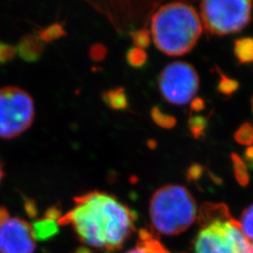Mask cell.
Masks as SVG:
<instances>
[{
    "label": "cell",
    "instance_id": "cell-1",
    "mask_svg": "<svg viewBox=\"0 0 253 253\" xmlns=\"http://www.w3.org/2000/svg\"><path fill=\"white\" fill-rule=\"evenodd\" d=\"M74 208L57 220L71 226L83 244L105 253L121 250L136 231L132 211L115 196L98 190L74 197Z\"/></svg>",
    "mask_w": 253,
    "mask_h": 253
},
{
    "label": "cell",
    "instance_id": "cell-2",
    "mask_svg": "<svg viewBox=\"0 0 253 253\" xmlns=\"http://www.w3.org/2000/svg\"><path fill=\"white\" fill-rule=\"evenodd\" d=\"M203 32L199 14L190 5L172 2L156 10L151 19L155 45L164 54L183 55L196 45Z\"/></svg>",
    "mask_w": 253,
    "mask_h": 253
},
{
    "label": "cell",
    "instance_id": "cell-3",
    "mask_svg": "<svg viewBox=\"0 0 253 253\" xmlns=\"http://www.w3.org/2000/svg\"><path fill=\"white\" fill-rule=\"evenodd\" d=\"M199 220L195 253H253V243L224 204H204L200 209Z\"/></svg>",
    "mask_w": 253,
    "mask_h": 253
},
{
    "label": "cell",
    "instance_id": "cell-4",
    "mask_svg": "<svg viewBox=\"0 0 253 253\" xmlns=\"http://www.w3.org/2000/svg\"><path fill=\"white\" fill-rule=\"evenodd\" d=\"M151 227L157 234L180 235L197 217L191 193L180 185H166L154 192L149 203Z\"/></svg>",
    "mask_w": 253,
    "mask_h": 253
},
{
    "label": "cell",
    "instance_id": "cell-5",
    "mask_svg": "<svg viewBox=\"0 0 253 253\" xmlns=\"http://www.w3.org/2000/svg\"><path fill=\"white\" fill-rule=\"evenodd\" d=\"M253 3L249 0H209L201 3L204 28L212 35L223 36L241 31L252 19Z\"/></svg>",
    "mask_w": 253,
    "mask_h": 253
},
{
    "label": "cell",
    "instance_id": "cell-6",
    "mask_svg": "<svg viewBox=\"0 0 253 253\" xmlns=\"http://www.w3.org/2000/svg\"><path fill=\"white\" fill-rule=\"evenodd\" d=\"M35 117L32 97L17 86L0 88V137L10 139L31 126Z\"/></svg>",
    "mask_w": 253,
    "mask_h": 253
},
{
    "label": "cell",
    "instance_id": "cell-7",
    "mask_svg": "<svg viewBox=\"0 0 253 253\" xmlns=\"http://www.w3.org/2000/svg\"><path fill=\"white\" fill-rule=\"evenodd\" d=\"M163 98L174 105H185L192 100L199 89V77L189 63L176 61L167 65L159 78Z\"/></svg>",
    "mask_w": 253,
    "mask_h": 253
},
{
    "label": "cell",
    "instance_id": "cell-8",
    "mask_svg": "<svg viewBox=\"0 0 253 253\" xmlns=\"http://www.w3.org/2000/svg\"><path fill=\"white\" fill-rule=\"evenodd\" d=\"M36 240L31 224L20 217H9L0 225V253H34Z\"/></svg>",
    "mask_w": 253,
    "mask_h": 253
},
{
    "label": "cell",
    "instance_id": "cell-9",
    "mask_svg": "<svg viewBox=\"0 0 253 253\" xmlns=\"http://www.w3.org/2000/svg\"><path fill=\"white\" fill-rule=\"evenodd\" d=\"M125 253H170L159 239L146 229L139 231V239L136 246Z\"/></svg>",
    "mask_w": 253,
    "mask_h": 253
},
{
    "label": "cell",
    "instance_id": "cell-10",
    "mask_svg": "<svg viewBox=\"0 0 253 253\" xmlns=\"http://www.w3.org/2000/svg\"><path fill=\"white\" fill-rule=\"evenodd\" d=\"M32 230L35 240L46 241L53 238L59 232V225L57 220L44 216L42 218H37L32 223Z\"/></svg>",
    "mask_w": 253,
    "mask_h": 253
},
{
    "label": "cell",
    "instance_id": "cell-11",
    "mask_svg": "<svg viewBox=\"0 0 253 253\" xmlns=\"http://www.w3.org/2000/svg\"><path fill=\"white\" fill-rule=\"evenodd\" d=\"M235 54L240 63H253V38L236 40Z\"/></svg>",
    "mask_w": 253,
    "mask_h": 253
},
{
    "label": "cell",
    "instance_id": "cell-12",
    "mask_svg": "<svg viewBox=\"0 0 253 253\" xmlns=\"http://www.w3.org/2000/svg\"><path fill=\"white\" fill-rule=\"evenodd\" d=\"M232 162L234 165L235 178L241 186H247L250 182V175L248 172V165L236 154H232Z\"/></svg>",
    "mask_w": 253,
    "mask_h": 253
},
{
    "label": "cell",
    "instance_id": "cell-13",
    "mask_svg": "<svg viewBox=\"0 0 253 253\" xmlns=\"http://www.w3.org/2000/svg\"><path fill=\"white\" fill-rule=\"evenodd\" d=\"M239 223L246 237L253 244V205H251L243 211Z\"/></svg>",
    "mask_w": 253,
    "mask_h": 253
},
{
    "label": "cell",
    "instance_id": "cell-14",
    "mask_svg": "<svg viewBox=\"0 0 253 253\" xmlns=\"http://www.w3.org/2000/svg\"><path fill=\"white\" fill-rule=\"evenodd\" d=\"M235 139L240 145L253 146V126L250 123H245L239 126L235 133Z\"/></svg>",
    "mask_w": 253,
    "mask_h": 253
},
{
    "label": "cell",
    "instance_id": "cell-15",
    "mask_svg": "<svg viewBox=\"0 0 253 253\" xmlns=\"http://www.w3.org/2000/svg\"><path fill=\"white\" fill-rule=\"evenodd\" d=\"M104 99L113 108L122 109L126 106V99L125 93L122 89L109 91L104 95Z\"/></svg>",
    "mask_w": 253,
    "mask_h": 253
},
{
    "label": "cell",
    "instance_id": "cell-16",
    "mask_svg": "<svg viewBox=\"0 0 253 253\" xmlns=\"http://www.w3.org/2000/svg\"><path fill=\"white\" fill-rule=\"evenodd\" d=\"M151 116L153 118L154 121L159 125V126H163L165 128H171L175 125V118L169 116L167 114H164L161 110L157 107L152 110L151 112Z\"/></svg>",
    "mask_w": 253,
    "mask_h": 253
},
{
    "label": "cell",
    "instance_id": "cell-17",
    "mask_svg": "<svg viewBox=\"0 0 253 253\" xmlns=\"http://www.w3.org/2000/svg\"><path fill=\"white\" fill-rule=\"evenodd\" d=\"M239 84L238 82L228 78L225 75H220V82L217 85L218 90L224 95H231L238 89Z\"/></svg>",
    "mask_w": 253,
    "mask_h": 253
},
{
    "label": "cell",
    "instance_id": "cell-18",
    "mask_svg": "<svg viewBox=\"0 0 253 253\" xmlns=\"http://www.w3.org/2000/svg\"><path fill=\"white\" fill-rule=\"evenodd\" d=\"M126 57H127V61L132 66L139 67L145 63L146 60V54L142 48L135 47L128 51Z\"/></svg>",
    "mask_w": 253,
    "mask_h": 253
},
{
    "label": "cell",
    "instance_id": "cell-19",
    "mask_svg": "<svg viewBox=\"0 0 253 253\" xmlns=\"http://www.w3.org/2000/svg\"><path fill=\"white\" fill-rule=\"evenodd\" d=\"M208 121L206 118L202 117H193L190 118V128L194 137L198 138L203 134L205 128L207 127Z\"/></svg>",
    "mask_w": 253,
    "mask_h": 253
},
{
    "label": "cell",
    "instance_id": "cell-20",
    "mask_svg": "<svg viewBox=\"0 0 253 253\" xmlns=\"http://www.w3.org/2000/svg\"><path fill=\"white\" fill-rule=\"evenodd\" d=\"M134 42L139 48H144L149 43V33L146 30H140L134 34Z\"/></svg>",
    "mask_w": 253,
    "mask_h": 253
},
{
    "label": "cell",
    "instance_id": "cell-21",
    "mask_svg": "<svg viewBox=\"0 0 253 253\" xmlns=\"http://www.w3.org/2000/svg\"><path fill=\"white\" fill-rule=\"evenodd\" d=\"M202 172H203V168L201 165H197V164L192 165L188 171V178L190 180H197L201 176Z\"/></svg>",
    "mask_w": 253,
    "mask_h": 253
},
{
    "label": "cell",
    "instance_id": "cell-22",
    "mask_svg": "<svg viewBox=\"0 0 253 253\" xmlns=\"http://www.w3.org/2000/svg\"><path fill=\"white\" fill-rule=\"evenodd\" d=\"M91 56L95 59H99V58H102L105 54V50L103 46L96 45L94 46L90 51Z\"/></svg>",
    "mask_w": 253,
    "mask_h": 253
},
{
    "label": "cell",
    "instance_id": "cell-23",
    "mask_svg": "<svg viewBox=\"0 0 253 253\" xmlns=\"http://www.w3.org/2000/svg\"><path fill=\"white\" fill-rule=\"evenodd\" d=\"M204 108H205V101L202 100V99L196 98V99L192 100V102H191V109L194 112H201L202 110H204Z\"/></svg>",
    "mask_w": 253,
    "mask_h": 253
},
{
    "label": "cell",
    "instance_id": "cell-24",
    "mask_svg": "<svg viewBox=\"0 0 253 253\" xmlns=\"http://www.w3.org/2000/svg\"><path fill=\"white\" fill-rule=\"evenodd\" d=\"M26 210H27V213L28 214V216H30L31 217H34L36 216L37 209L36 205L35 203H28L27 202L26 204Z\"/></svg>",
    "mask_w": 253,
    "mask_h": 253
},
{
    "label": "cell",
    "instance_id": "cell-25",
    "mask_svg": "<svg viewBox=\"0 0 253 253\" xmlns=\"http://www.w3.org/2000/svg\"><path fill=\"white\" fill-rule=\"evenodd\" d=\"M9 213L8 209L4 207H0V225L3 224L9 218Z\"/></svg>",
    "mask_w": 253,
    "mask_h": 253
},
{
    "label": "cell",
    "instance_id": "cell-26",
    "mask_svg": "<svg viewBox=\"0 0 253 253\" xmlns=\"http://www.w3.org/2000/svg\"><path fill=\"white\" fill-rule=\"evenodd\" d=\"M245 156H246L245 160H246L247 163H248L249 165H251L252 168H253V146H250V147L248 148V150L246 151ZM247 163H246V164H247Z\"/></svg>",
    "mask_w": 253,
    "mask_h": 253
},
{
    "label": "cell",
    "instance_id": "cell-27",
    "mask_svg": "<svg viewBox=\"0 0 253 253\" xmlns=\"http://www.w3.org/2000/svg\"><path fill=\"white\" fill-rule=\"evenodd\" d=\"M73 253H92L90 252V250L89 249H87V248H79V249H77L75 252Z\"/></svg>",
    "mask_w": 253,
    "mask_h": 253
},
{
    "label": "cell",
    "instance_id": "cell-28",
    "mask_svg": "<svg viewBox=\"0 0 253 253\" xmlns=\"http://www.w3.org/2000/svg\"><path fill=\"white\" fill-rule=\"evenodd\" d=\"M3 177V169H2V164L0 163V182L2 180Z\"/></svg>",
    "mask_w": 253,
    "mask_h": 253
},
{
    "label": "cell",
    "instance_id": "cell-29",
    "mask_svg": "<svg viewBox=\"0 0 253 253\" xmlns=\"http://www.w3.org/2000/svg\"></svg>",
    "mask_w": 253,
    "mask_h": 253
},
{
    "label": "cell",
    "instance_id": "cell-30",
    "mask_svg": "<svg viewBox=\"0 0 253 253\" xmlns=\"http://www.w3.org/2000/svg\"></svg>",
    "mask_w": 253,
    "mask_h": 253
}]
</instances>
